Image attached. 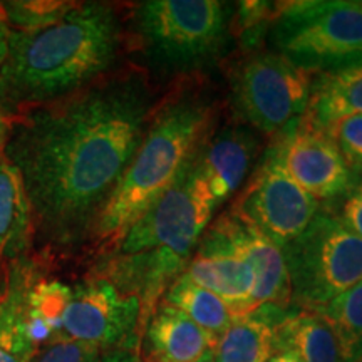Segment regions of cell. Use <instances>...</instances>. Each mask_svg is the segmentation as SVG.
Segmentation results:
<instances>
[{
  "mask_svg": "<svg viewBox=\"0 0 362 362\" xmlns=\"http://www.w3.org/2000/svg\"><path fill=\"white\" fill-rule=\"evenodd\" d=\"M151 111L148 83L129 74L44 104L8 131L6 160L21 173L40 233L67 245L93 232Z\"/></svg>",
  "mask_w": 362,
  "mask_h": 362,
  "instance_id": "obj_1",
  "label": "cell"
},
{
  "mask_svg": "<svg viewBox=\"0 0 362 362\" xmlns=\"http://www.w3.org/2000/svg\"><path fill=\"white\" fill-rule=\"evenodd\" d=\"M119 47V21L106 2H66L39 24L11 29L0 107L19 111L88 88L111 69Z\"/></svg>",
  "mask_w": 362,
  "mask_h": 362,
  "instance_id": "obj_2",
  "label": "cell"
},
{
  "mask_svg": "<svg viewBox=\"0 0 362 362\" xmlns=\"http://www.w3.org/2000/svg\"><path fill=\"white\" fill-rule=\"evenodd\" d=\"M214 119V103L197 89L178 90L153 111L133 161L94 225L107 252L175 183L210 136Z\"/></svg>",
  "mask_w": 362,
  "mask_h": 362,
  "instance_id": "obj_3",
  "label": "cell"
},
{
  "mask_svg": "<svg viewBox=\"0 0 362 362\" xmlns=\"http://www.w3.org/2000/svg\"><path fill=\"white\" fill-rule=\"evenodd\" d=\"M235 4L221 0H146L133 8V29L146 62L165 74L214 66L233 35Z\"/></svg>",
  "mask_w": 362,
  "mask_h": 362,
  "instance_id": "obj_4",
  "label": "cell"
},
{
  "mask_svg": "<svg viewBox=\"0 0 362 362\" xmlns=\"http://www.w3.org/2000/svg\"><path fill=\"white\" fill-rule=\"evenodd\" d=\"M279 6L269 27L275 54L309 74L362 66V2L298 0Z\"/></svg>",
  "mask_w": 362,
  "mask_h": 362,
  "instance_id": "obj_5",
  "label": "cell"
},
{
  "mask_svg": "<svg viewBox=\"0 0 362 362\" xmlns=\"http://www.w3.org/2000/svg\"><path fill=\"white\" fill-rule=\"evenodd\" d=\"M282 250L296 309L314 312L362 280V238L336 215L319 211Z\"/></svg>",
  "mask_w": 362,
  "mask_h": 362,
  "instance_id": "obj_6",
  "label": "cell"
},
{
  "mask_svg": "<svg viewBox=\"0 0 362 362\" xmlns=\"http://www.w3.org/2000/svg\"><path fill=\"white\" fill-rule=\"evenodd\" d=\"M194 156L185 165L175 183L126 230L107 255L168 252L185 264L189 262L193 248H197L218 208L197 168Z\"/></svg>",
  "mask_w": 362,
  "mask_h": 362,
  "instance_id": "obj_7",
  "label": "cell"
},
{
  "mask_svg": "<svg viewBox=\"0 0 362 362\" xmlns=\"http://www.w3.org/2000/svg\"><path fill=\"white\" fill-rule=\"evenodd\" d=\"M312 74L272 52H252L235 67L230 94L237 115L262 133H280L309 106Z\"/></svg>",
  "mask_w": 362,
  "mask_h": 362,
  "instance_id": "obj_8",
  "label": "cell"
},
{
  "mask_svg": "<svg viewBox=\"0 0 362 362\" xmlns=\"http://www.w3.org/2000/svg\"><path fill=\"white\" fill-rule=\"evenodd\" d=\"M139 329L141 300L99 275L72 288L59 339L110 351L115 347H138Z\"/></svg>",
  "mask_w": 362,
  "mask_h": 362,
  "instance_id": "obj_9",
  "label": "cell"
},
{
  "mask_svg": "<svg viewBox=\"0 0 362 362\" xmlns=\"http://www.w3.org/2000/svg\"><path fill=\"white\" fill-rule=\"evenodd\" d=\"M269 149L317 202L342 198L356 181L329 131L305 115L285 126Z\"/></svg>",
  "mask_w": 362,
  "mask_h": 362,
  "instance_id": "obj_10",
  "label": "cell"
},
{
  "mask_svg": "<svg viewBox=\"0 0 362 362\" xmlns=\"http://www.w3.org/2000/svg\"><path fill=\"white\" fill-rule=\"evenodd\" d=\"M235 210L284 248L319 214V202L298 187L267 149Z\"/></svg>",
  "mask_w": 362,
  "mask_h": 362,
  "instance_id": "obj_11",
  "label": "cell"
},
{
  "mask_svg": "<svg viewBox=\"0 0 362 362\" xmlns=\"http://www.w3.org/2000/svg\"><path fill=\"white\" fill-rule=\"evenodd\" d=\"M225 242L252 265L255 285L252 293V312L259 307L272 305L291 309L292 292L287 264L282 247L257 228L252 221L238 214L235 208L225 211L211 225Z\"/></svg>",
  "mask_w": 362,
  "mask_h": 362,
  "instance_id": "obj_12",
  "label": "cell"
},
{
  "mask_svg": "<svg viewBox=\"0 0 362 362\" xmlns=\"http://www.w3.org/2000/svg\"><path fill=\"white\" fill-rule=\"evenodd\" d=\"M197 248L183 274L192 282L216 293L228 305L235 319L250 314L255 285L252 265L211 226L200 238Z\"/></svg>",
  "mask_w": 362,
  "mask_h": 362,
  "instance_id": "obj_13",
  "label": "cell"
},
{
  "mask_svg": "<svg viewBox=\"0 0 362 362\" xmlns=\"http://www.w3.org/2000/svg\"><path fill=\"white\" fill-rule=\"evenodd\" d=\"M257 153V138L243 126L208 136L194 161L216 206L232 198L245 181Z\"/></svg>",
  "mask_w": 362,
  "mask_h": 362,
  "instance_id": "obj_14",
  "label": "cell"
},
{
  "mask_svg": "<svg viewBox=\"0 0 362 362\" xmlns=\"http://www.w3.org/2000/svg\"><path fill=\"white\" fill-rule=\"evenodd\" d=\"M215 341L168 302L160 300L139 334L141 362H198Z\"/></svg>",
  "mask_w": 362,
  "mask_h": 362,
  "instance_id": "obj_15",
  "label": "cell"
},
{
  "mask_svg": "<svg viewBox=\"0 0 362 362\" xmlns=\"http://www.w3.org/2000/svg\"><path fill=\"white\" fill-rule=\"evenodd\" d=\"M37 277L29 264L12 265L0 298V362H33L39 344L30 332L27 293Z\"/></svg>",
  "mask_w": 362,
  "mask_h": 362,
  "instance_id": "obj_16",
  "label": "cell"
},
{
  "mask_svg": "<svg viewBox=\"0 0 362 362\" xmlns=\"http://www.w3.org/2000/svg\"><path fill=\"white\" fill-rule=\"evenodd\" d=\"M292 309V307H291ZM291 309L264 305L233 319L214 347L215 362H267L275 352V327Z\"/></svg>",
  "mask_w": 362,
  "mask_h": 362,
  "instance_id": "obj_17",
  "label": "cell"
},
{
  "mask_svg": "<svg viewBox=\"0 0 362 362\" xmlns=\"http://www.w3.org/2000/svg\"><path fill=\"white\" fill-rule=\"evenodd\" d=\"M292 351L302 362H341L336 336L317 312L292 307L275 327V351Z\"/></svg>",
  "mask_w": 362,
  "mask_h": 362,
  "instance_id": "obj_18",
  "label": "cell"
},
{
  "mask_svg": "<svg viewBox=\"0 0 362 362\" xmlns=\"http://www.w3.org/2000/svg\"><path fill=\"white\" fill-rule=\"evenodd\" d=\"M356 115H362V66L317 76L305 116L327 128L342 117Z\"/></svg>",
  "mask_w": 362,
  "mask_h": 362,
  "instance_id": "obj_19",
  "label": "cell"
},
{
  "mask_svg": "<svg viewBox=\"0 0 362 362\" xmlns=\"http://www.w3.org/2000/svg\"><path fill=\"white\" fill-rule=\"evenodd\" d=\"M33 210L21 173L7 160L0 161V260L17 259L33 232Z\"/></svg>",
  "mask_w": 362,
  "mask_h": 362,
  "instance_id": "obj_20",
  "label": "cell"
},
{
  "mask_svg": "<svg viewBox=\"0 0 362 362\" xmlns=\"http://www.w3.org/2000/svg\"><path fill=\"white\" fill-rule=\"evenodd\" d=\"M163 300L188 315L215 342H218L235 319L228 305L216 293L192 282L185 274H180L166 288Z\"/></svg>",
  "mask_w": 362,
  "mask_h": 362,
  "instance_id": "obj_21",
  "label": "cell"
},
{
  "mask_svg": "<svg viewBox=\"0 0 362 362\" xmlns=\"http://www.w3.org/2000/svg\"><path fill=\"white\" fill-rule=\"evenodd\" d=\"M72 293V287L59 280L34 279L27 293V317L30 332L39 347L57 341L62 315Z\"/></svg>",
  "mask_w": 362,
  "mask_h": 362,
  "instance_id": "obj_22",
  "label": "cell"
},
{
  "mask_svg": "<svg viewBox=\"0 0 362 362\" xmlns=\"http://www.w3.org/2000/svg\"><path fill=\"white\" fill-rule=\"evenodd\" d=\"M314 312L336 336L341 362H362V280Z\"/></svg>",
  "mask_w": 362,
  "mask_h": 362,
  "instance_id": "obj_23",
  "label": "cell"
},
{
  "mask_svg": "<svg viewBox=\"0 0 362 362\" xmlns=\"http://www.w3.org/2000/svg\"><path fill=\"white\" fill-rule=\"evenodd\" d=\"M237 6L233 16V33L240 35L243 47L253 51L262 40V35L269 33L277 4L238 2Z\"/></svg>",
  "mask_w": 362,
  "mask_h": 362,
  "instance_id": "obj_24",
  "label": "cell"
},
{
  "mask_svg": "<svg viewBox=\"0 0 362 362\" xmlns=\"http://www.w3.org/2000/svg\"><path fill=\"white\" fill-rule=\"evenodd\" d=\"M352 176L362 178V115L347 116L325 128Z\"/></svg>",
  "mask_w": 362,
  "mask_h": 362,
  "instance_id": "obj_25",
  "label": "cell"
},
{
  "mask_svg": "<svg viewBox=\"0 0 362 362\" xmlns=\"http://www.w3.org/2000/svg\"><path fill=\"white\" fill-rule=\"evenodd\" d=\"M103 352L89 344L57 339L40 347L33 362H99Z\"/></svg>",
  "mask_w": 362,
  "mask_h": 362,
  "instance_id": "obj_26",
  "label": "cell"
},
{
  "mask_svg": "<svg viewBox=\"0 0 362 362\" xmlns=\"http://www.w3.org/2000/svg\"><path fill=\"white\" fill-rule=\"evenodd\" d=\"M341 216L342 223L354 232L357 237L362 238V178L354 181L352 187L344 194Z\"/></svg>",
  "mask_w": 362,
  "mask_h": 362,
  "instance_id": "obj_27",
  "label": "cell"
},
{
  "mask_svg": "<svg viewBox=\"0 0 362 362\" xmlns=\"http://www.w3.org/2000/svg\"><path fill=\"white\" fill-rule=\"evenodd\" d=\"M99 362H141L138 347H115L104 351Z\"/></svg>",
  "mask_w": 362,
  "mask_h": 362,
  "instance_id": "obj_28",
  "label": "cell"
},
{
  "mask_svg": "<svg viewBox=\"0 0 362 362\" xmlns=\"http://www.w3.org/2000/svg\"><path fill=\"white\" fill-rule=\"evenodd\" d=\"M8 33H11V27H8L6 13H4L2 7H0V66H2V62L6 61V56H7Z\"/></svg>",
  "mask_w": 362,
  "mask_h": 362,
  "instance_id": "obj_29",
  "label": "cell"
},
{
  "mask_svg": "<svg viewBox=\"0 0 362 362\" xmlns=\"http://www.w3.org/2000/svg\"><path fill=\"white\" fill-rule=\"evenodd\" d=\"M267 362H302L298 357L293 354L292 351L287 349H277L274 354L270 356V359Z\"/></svg>",
  "mask_w": 362,
  "mask_h": 362,
  "instance_id": "obj_30",
  "label": "cell"
},
{
  "mask_svg": "<svg viewBox=\"0 0 362 362\" xmlns=\"http://www.w3.org/2000/svg\"><path fill=\"white\" fill-rule=\"evenodd\" d=\"M7 138H8V128H7V123H6V119H4V116L0 115V149L6 148Z\"/></svg>",
  "mask_w": 362,
  "mask_h": 362,
  "instance_id": "obj_31",
  "label": "cell"
},
{
  "mask_svg": "<svg viewBox=\"0 0 362 362\" xmlns=\"http://www.w3.org/2000/svg\"><path fill=\"white\" fill-rule=\"evenodd\" d=\"M198 362H215V361H214V351L208 352V354H206L205 357H202V359L198 361Z\"/></svg>",
  "mask_w": 362,
  "mask_h": 362,
  "instance_id": "obj_32",
  "label": "cell"
},
{
  "mask_svg": "<svg viewBox=\"0 0 362 362\" xmlns=\"http://www.w3.org/2000/svg\"><path fill=\"white\" fill-rule=\"evenodd\" d=\"M4 288H6V284H0V298H2V296H4Z\"/></svg>",
  "mask_w": 362,
  "mask_h": 362,
  "instance_id": "obj_33",
  "label": "cell"
}]
</instances>
